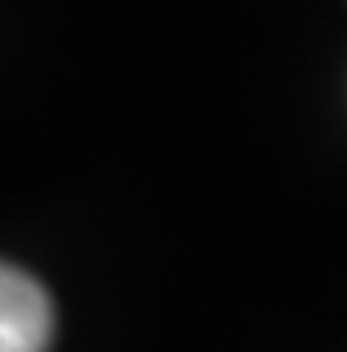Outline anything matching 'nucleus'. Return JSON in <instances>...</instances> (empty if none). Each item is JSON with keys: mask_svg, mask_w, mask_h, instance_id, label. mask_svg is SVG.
Listing matches in <instances>:
<instances>
[{"mask_svg": "<svg viewBox=\"0 0 347 352\" xmlns=\"http://www.w3.org/2000/svg\"><path fill=\"white\" fill-rule=\"evenodd\" d=\"M54 334L50 294L27 271L0 262V352H45Z\"/></svg>", "mask_w": 347, "mask_h": 352, "instance_id": "nucleus-1", "label": "nucleus"}]
</instances>
